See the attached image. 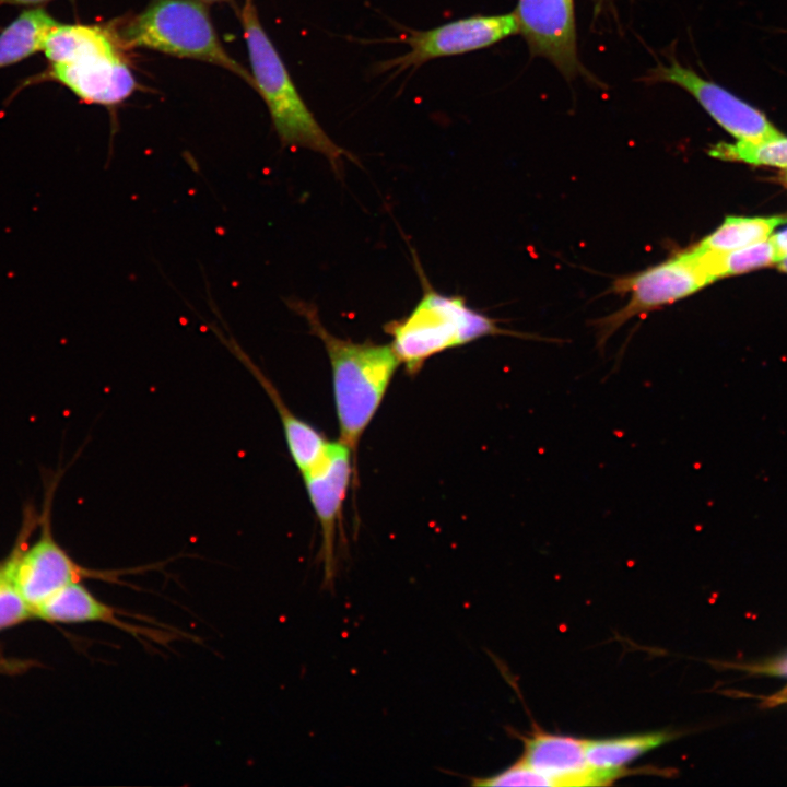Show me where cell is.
I'll return each mask as SVG.
<instances>
[{
  "mask_svg": "<svg viewBox=\"0 0 787 787\" xmlns=\"http://www.w3.org/2000/svg\"><path fill=\"white\" fill-rule=\"evenodd\" d=\"M520 759L545 776L552 786H600L609 782L594 771L586 759V740L575 737L533 732L524 739Z\"/></svg>",
  "mask_w": 787,
  "mask_h": 787,
  "instance_id": "cell-13",
  "label": "cell"
},
{
  "mask_svg": "<svg viewBox=\"0 0 787 787\" xmlns=\"http://www.w3.org/2000/svg\"><path fill=\"white\" fill-rule=\"evenodd\" d=\"M783 177H784V179H785V181H786V184H787V167L785 168V171H784V173H783Z\"/></svg>",
  "mask_w": 787,
  "mask_h": 787,
  "instance_id": "cell-29",
  "label": "cell"
},
{
  "mask_svg": "<svg viewBox=\"0 0 787 787\" xmlns=\"http://www.w3.org/2000/svg\"><path fill=\"white\" fill-rule=\"evenodd\" d=\"M286 305L305 318L327 352L331 373L339 441L355 460L361 437L375 416L400 362L390 344L339 338L322 325L317 307L301 299Z\"/></svg>",
  "mask_w": 787,
  "mask_h": 787,
  "instance_id": "cell-1",
  "label": "cell"
},
{
  "mask_svg": "<svg viewBox=\"0 0 787 787\" xmlns=\"http://www.w3.org/2000/svg\"><path fill=\"white\" fill-rule=\"evenodd\" d=\"M695 248L713 281L777 263L780 259V255L770 237L763 242L726 252L708 250L698 245Z\"/></svg>",
  "mask_w": 787,
  "mask_h": 787,
  "instance_id": "cell-19",
  "label": "cell"
},
{
  "mask_svg": "<svg viewBox=\"0 0 787 787\" xmlns=\"http://www.w3.org/2000/svg\"><path fill=\"white\" fill-rule=\"evenodd\" d=\"M398 26L401 30L398 38L377 42L403 43L410 47V50L401 56L374 63L372 72L375 75L391 72V77H396L409 69L415 71L434 59L480 50L517 34L513 12L471 15L424 31Z\"/></svg>",
  "mask_w": 787,
  "mask_h": 787,
  "instance_id": "cell-6",
  "label": "cell"
},
{
  "mask_svg": "<svg viewBox=\"0 0 787 787\" xmlns=\"http://www.w3.org/2000/svg\"><path fill=\"white\" fill-rule=\"evenodd\" d=\"M34 618L33 608L9 579L0 586V630Z\"/></svg>",
  "mask_w": 787,
  "mask_h": 787,
  "instance_id": "cell-22",
  "label": "cell"
},
{
  "mask_svg": "<svg viewBox=\"0 0 787 787\" xmlns=\"http://www.w3.org/2000/svg\"><path fill=\"white\" fill-rule=\"evenodd\" d=\"M647 80L671 83L686 91L738 141L761 143L783 136L763 113L677 60L659 64Z\"/></svg>",
  "mask_w": 787,
  "mask_h": 787,
  "instance_id": "cell-9",
  "label": "cell"
},
{
  "mask_svg": "<svg viewBox=\"0 0 787 787\" xmlns=\"http://www.w3.org/2000/svg\"><path fill=\"white\" fill-rule=\"evenodd\" d=\"M771 240L776 246L780 258L787 255V228L779 231L771 237Z\"/></svg>",
  "mask_w": 787,
  "mask_h": 787,
  "instance_id": "cell-23",
  "label": "cell"
},
{
  "mask_svg": "<svg viewBox=\"0 0 787 787\" xmlns=\"http://www.w3.org/2000/svg\"><path fill=\"white\" fill-rule=\"evenodd\" d=\"M712 282L693 248L644 271L618 279L612 291L630 293V301L623 308L596 322L599 345L629 319L670 305Z\"/></svg>",
  "mask_w": 787,
  "mask_h": 787,
  "instance_id": "cell-7",
  "label": "cell"
},
{
  "mask_svg": "<svg viewBox=\"0 0 787 787\" xmlns=\"http://www.w3.org/2000/svg\"><path fill=\"white\" fill-rule=\"evenodd\" d=\"M38 80L56 81L82 102L106 107L121 104L138 86L122 54L92 56L69 63H50Z\"/></svg>",
  "mask_w": 787,
  "mask_h": 787,
  "instance_id": "cell-11",
  "label": "cell"
},
{
  "mask_svg": "<svg viewBox=\"0 0 787 787\" xmlns=\"http://www.w3.org/2000/svg\"><path fill=\"white\" fill-rule=\"evenodd\" d=\"M116 33L122 47L148 48L224 68L255 90L250 72L223 47L204 2L151 0Z\"/></svg>",
  "mask_w": 787,
  "mask_h": 787,
  "instance_id": "cell-4",
  "label": "cell"
},
{
  "mask_svg": "<svg viewBox=\"0 0 787 787\" xmlns=\"http://www.w3.org/2000/svg\"><path fill=\"white\" fill-rule=\"evenodd\" d=\"M57 23L42 8L23 11L0 33V68L40 51L46 35Z\"/></svg>",
  "mask_w": 787,
  "mask_h": 787,
  "instance_id": "cell-17",
  "label": "cell"
},
{
  "mask_svg": "<svg viewBox=\"0 0 787 787\" xmlns=\"http://www.w3.org/2000/svg\"><path fill=\"white\" fill-rule=\"evenodd\" d=\"M240 21L255 91L263 99L282 146L307 149L324 155L336 173L343 158H355L319 125L299 94L275 46L262 27L254 0H245Z\"/></svg>",
  "mask_w": 787,
  "mask_h": 787,
  "instance_id": "cell-2",
  "label": "cell"
},
{
  "mask_svg": "<svg viewBox=\"0 0 787 787\" xmlns=\"http://www.w3.org/2000/svg\"><path fill=\"white\" fill-rule=\"evenodd\" d=\"M121 47L113 26L57 23L46 35L42 50L49 63H69L122 54Z\"/></svg>",
  "mask_w": 787,
  "mask_h": 787,
  "instance_id": "cell-15",
  "label": "cell"
},
{
  "mask_svg": "<svg viewBox=\"0 0 787 787\" xmlns=\"http://www.w3.org/2000/svg\"><path fill=\"white\" fill-rule=\"evenodd\" d=\"M211 328L221 342L250 372L266 391L279 414L289 454L298 472L301 474L305 473L322 457L329 441L321 432L290 410L274 384L252 362L233 337L226 336L213 325H211Z\"/></svg>",
  "mask_w": 787,
  "mask_h": 787,
  "instance_id": "cell-14",
  "label": "cell"
},
{
  "mask_svg": "<svg viewBox=\"0 0 787 787\" xmlns=\"http://www.w3.org/2000/svg\"><path fill=\"white\" fill-rule=\"evenodd\" d=\"M34 618L59 623H103L136 638L167 643L173 635L130 622L133 614L124 612L96 598L82 583L67 585L33 607Z\"/></svg>",
  "mask_w": 787,
  "mask_h": 787,
  "instance_id": "cell-12",
  "label": "cell"
},
{
  "mask_svg": "<svg viewBox=\"0 0 787 787\" xmlns=\"http://www.w3.org/2000/svg\"><path fill=\"white\" fill-rule=\"evenodd\" d=\"M513 14L531 55L549 60L567 80L583 72L574 0H518Z\"/></svg>",
  "mask_w": 787,
  "mask_h": 787,
  "instance_id": "cell-10",
  "label": "cell"
},
{
  "mask_svg": "<svg viewBox=\"0 0 787 787\" xmlns=\"http://www.w3.org/2000/svg\"><path fill=\"white\" fill-rule=\"evenodd\" d=\"M355 458L341 441H329L319 461L301 474L309 502L321 530L320 560L324 585L333 584L336 575V539L352 477L356 479Z\"/></svg>",
  "mask_w": 787,
  "mask_h": 787,
  "instance_id": "cell-8",
  "label": "cell"
},
{
  "mask_svg": "<svg viewBox=\"0 0 787 787\" xmlns=\"http://www.w3.org/2000/svg\"><path fill=\"white\" fill-rule=\"evenodd\" d=\"M200 1L205 2V3H219V2H226L230 0H200Z\"/></svg>",
  "mask_w": 787,
  "mask_h": 787,
  "instance_id": "cell-28",
  "label": "cell"
},
{
  "mask_svg": "<svg viewBox=\"0 0 787 787\" xmlns=\"http://www.w3.org/2000/svg\"><path fill=\"white\" fill-rule=\"evenodd\" d=\"M413 257L423 289L422 296L407 316L384 325L400 365L410 376L416 375L434 355L488 336L533 338L501 328L496 320L470 307L462 296L436 291L424 274L415 252Z\"/></svg>",
  "mask_w": 787,
  "mask_h": 787,
  "instance_id": "cell-3",
  "label": "cell"
},
{
  "mask_svg": "<svg viewBox=\"0 0 787 787\" xmlns=\"http://www.w3.org/2000/svg\"><path fill=\"white\" fill-rule=\"evenodd\" d=\"M58 477L50 480L46 488L44 508L39 514L40 532L37 540L22 549L21 536L15 549L4 561L9 582L32 608L60 588L82 583L83 579H95L110 584L129 585L121 577L156 569L161 563L151 565L95 569L75 562L70 554L56 541L51 530V504Z\"/></svg>",
  "mask_w": 787,
  "mask_h": 787,
  "instance_id": "cell-5",
  "label": "cell"
},
{
  "mask_svg": "<svg viewBox=\"0 0 787 787\" xmlns=\"http://www.w3.org/2000/svg\"><path fill=\"white\" fill-rule=\"evenodd\" d=\"M776 265H777V267L779 268V270H782L783 272H786V273H787V255H786V256H783V257L777 261Z\"/></svg>",
  "mask_w": 787,
  "mask_h": 787,
  "instance_id": "cell-26",
  "label": "cell"
},
{
  "mask_svg": "<svg viewBox=\"0 0 787 787\" xmlns=\"http://www.w3.org/2000/svg\"><path fill=\"white\" fill-rule=\"evenodd\" d=\"M49 1L51 0H0V5H38Z\"/></svg>",
  "mask_w": 787,
  "mask_h": 787,
  "instance_id": "cell-25",
  "label": "cell"
},
{
  "mask_svg": "<svg viewBox=\"0 0 787 787\" xmlns=\"http://www.w3.org/2000/svg\"><path fill=\"white\" fill-rule=\"evenodd\" d=\"M667 732H648L609 739L586 740V759L590 767L609 784L621 777L624 766L670 740Z\"/></svg>",
  "mask_w": 787,
  "mask_h": 787,
  "instance_id": "cell-16",
  "label": "cell"
},
{
  "mask_svg": "<svg viewBox=\"0 0 787 787\" xmlns=\"http://www.w3.org/2000/svg\"><path fill=\"white\" fill-rule=\"evenodd\" d=\"M8 580L4 562L0 564V586Z\"/></svg>",
  "mask_w": 787,
  "mask_h": 787,
  "instance_id": "cell-27",
  "label": "cell"
},
{
  "mask_svg": "<svg viewBox=\"0 0 787 787\" xmlns=\"http://www.w3.org/2000/svg\"><path fill=\"white\" fill-rule=\"evenodd\" d=\"M709 155L725 161L743 162L752 165L787 167V138L784 136L761 142H719L710 148Z\"/></svg>",
  "mask_w": 787,
  "mask_h": 787,
  "instance_id": "cell-20",
  "label": "cell"
},
{
  "mask_svg": "<svg viewBox=\"0 0 787 787\" xmlns=\"http://www.w3.org/2000/svg\"><path fill=\"white\" fill-rule=\"evenodd\" d=\"M786 222L785 215L727 216L697 245L720 252L740 249L767 239L777 226Z\"/></svg>",
  "mask_w": 787,
  "mask_h": 787,
  "instance_id": "cell-18",
  "label": "cell"
},
{
  "mask_svg": "<svg viewBox=\"0 0 787 787\" xmlns=\"http://www.w3.org/2000/svg\"><path fill=\"white\" fill-rule=\"evenodd\" d=\"M474 786H552V783L543 775L531 768L524 761L519 760L514 765L501 773L475 778Z\"/></svg>",
  "mask_w": 787,
  "mask_h": 787,
  "instance_id": "cell-21",
  "label": "cell"
},
{
  "mask_svg": "<svg viewBox=\"0 0 787 787\" xmlns=\"http://www.w3.org/2000/svg\"><path fill=\"white\" fill-rule=\"evenodd\" d=\"M764 671L777 676H787V656L772 665H767Z\"/></svg>",
  "mask_w": 787,
  "mask_h": 787,
  "instance_id": "cell-24",
  "label": "cell"
}]
</instances>
